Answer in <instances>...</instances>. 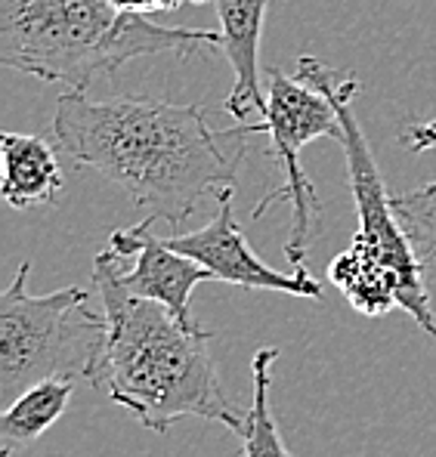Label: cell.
<instances>
[{
    "label": "cell",
    "instance_id": "cell-1",
    "mask_svg": "<svg viewBox=\"0 0 436 457\" xmlns=\"http://www.w3.org/2000/svg\"><path fill=\"white\" fill-rule=\"evenodd\" d=\"M205 105L155 96H59L53 139L71 164L96 170L164 223H183L201 201L236 189L247 124L217 130Z\"/></svg>",
    "mask_w": 436,
    "mask_h": 457
},
{
    "label": "cell",
    "instance_id": "cell-2",
    "mask_svg": "<svg viewBox=\"0 0 436 457\" xmlns=\"http://www.w3.org/2000/svg\"><path fill=\"white\" fill-rule=\"evenodd\" d=\"M121 260L124 257L112 247L93 257V285L105 312V343L90 383L152 433H167L171 423L183 418H201L241 436L245 418L217 380L214 334L183 325L158 300L127 291Z\"/></svg>",
    "mask_w": 436,
    "mask_h": 457
},
{
    "label": "cell",
    "instance_id": "cell-3",
    "mask_svg": "<svg viewBox=\"0 0 436 457\" xmlns=\"http://www.w3.org/2000/svg\"><path fill=\"white\" fill-rule=\"evenodd\" d=\"M214 46H223L220 31L164 29L112 0H0V62L78 93L130 59Z\"/></svg>",
    "mask_w": 436,
    "mask_h": 457
},
{
    "label": "cell",
    "instance_id": "cell-4",
    "mask_svg": "<svg viewBox=\"0 0 436 457\" xmlns=\"http://www.w3.org/2000/svg\"><path fill=\"white\" fill-rule=\"evenodd\" d=\"M22 263L0 297V399L6 405L40 380H90L105 343V312L90 309L84 287L29 291Z\"/></svg>",
    "mask_w": 436,
    "mask_h": 457
},
{
    "label": "cell",
    "instance_id": "cell-5",
    "mask_svg": "<svg viewBox=\"0 0 436 457\" xmlns=\"http://www.w3.org/2000/svg\"><path fill=\"white\" fill-rule=\"evenodd\" d=\"M298 78L313 84L334 103L340 118V145L347 154V183L356 204L359 228L353 235L350 247L362 257L374 260L393 275L399 287V309L412 315V321L424 334L436 340V315L431 306V287L424 281L421 263L415 257V247L402 228L397 211H393V195L387 192L381 167L374 161L372 149L365 143L356 112H353V96L359 93V80L353 71L331 69L316 56L298 59Z\"/></svg>",
    "mask_w": 436,
    "mask_h": 457
},
{
    "label": "cell",
    "instance_id": "cell-6",
    "mask_svg": "<svg viewBox=\"0 0 436 457\" xmlns=\"http://www.w3.org/2000/svg\"><path fill=\"white\" fill-rule=\"evenodd\" d=\"M247 133H270V158H276L285 170V183L264 195L254 217H264L270 207L288 201L291 204V235H288L285 257L291 266H306V245L316 232V217L322 201L316 186L300 164V149L313 139L331 137L340 143V118L334 103L322 90L300 78H288L285 71L270 69L266 75V112L260 120H245Z\"/></svg>",
    "mask_w": 436,
    "mask_h": 457
},
{
    "label": "cell",
    "instance_id": "cell-7",
    "mask_svg": "<svg viewBox=\"0 0 436 457\" xmlns=\"http://www.w3.org/2000/svg\"><path fill=\"white\" fill-rule=\"evenodd\" d=\"M217 217L196 232L171 235L164 238L173 251L186 253V257L198 260L214 281H226V285H239L247 291H276L288 297H304V300H322V285L310 275L306 266H294V272H276L251 251L245 232H241L236 211H232V192L217 198Z\"/></svg>",
    "mask_w": 436,
    "mask_h": 457
},
{
    "label": "cell",
    "instance_id": "cell-8",
    "mask_svg": "<svg viewBox=\"0 0 436 457\" xmlns=\"http://www.w3.org/2000/svg\"><path fill=\"white\" fill-rule=\"evenodd\" d=\"M155 223L158 217L149 213L139 223L112 232L109 238L112 251L118 257H137L130 272H124V263H121V281L137 297L164 303L183 325H198L189 309L192 291H196L201 281H214V275L198 260L173 251L155 232Z\"/></svg>",
    "mask_w": 436,
    "mask_h": 457
},
{
    "label": "cell",
    "instance_id": "cell-9",
    "mask_svg": "<svg viewBox=\"0 0 436 457\" xmlns=\"http://www.w3.org/2000/svg\"><path fill=\"white\" fill-rule=\"evenodd\" d=\"M223 35V56L236 71V84L226 96V114L245 124L251 114L266 112V93L260 90V37H264L270 0H214Z\"/></svg>",
    "mask_w": 436,
    "mask_h": 457
},
{
    "label": "cell",
    "instance_id": "cell-10",
    "mask_svg": "<svg viewBox=\"0 0 436 457\" xmlns=\"http://www.w3.org/2000/svg\"><path fill=\"white\" fill-rule=\"evenodd\" d=\"M4 198L16 211L53 204L63 192V167L53 145L31 133H4Z\"/></svg>",
    "mask_w": 436,
    "mask_h": 457
},
{
    "label": "cell",
    "instance_id": "cell-11",
    "mask_svg": "<svg viewBox=\"0 0 436 457\" xmlns=\"http://www.w3.org/2000/svg\"><path fill=\"white\" fill-rule=\"evenodd\" d=\"M75 393V380L50 378L29 386L6 411L0 414V457H10L16 448H29L65 414Z\"/></svg>",
    "mask_w": 436,
    "mask_h": 457
},
{
    "label": "cell",
    "instance_id": "cell-12",
    "mask_svg": "<svg viewBox=\"0 0 436 457\" xmlns=\"http://www.w3.org/2000/svg\"><path fill=\"white\" fill-rule=\"evenodd\" d=\"M328 278L334 281L344 300L362 315H378L390 312L399 306V287L393 281V275L384 266H378L374 260L362 257L353 247L340 251L328 266Z\"/></svg>",
    "mask_w": 436,
    "mask_h": 457
},
{
    "label": "cell",
    "instance_id": "cell-13",
    "mask_svg": "<svg viewBox=\"0 0 436 457\" xmlns=\"http://www.w3.org/2000/svg\"><path fill=\"white\" fill-rule=\"evenodd\" d=\"M279 359L276 346H264L257 349V355L251 359V378H254V399H251V411L245 418V448L241 457H291L279 436L276 418H272L270 408V386H272V365Z\"/></svg>",
    "mask_w": 436,
    "mask_h": 457
},
{
    "label": "cell",
    "instance_id": "cell-14",
    "mask_svg": "<svg viewBox=\"0 0 436 457\" xmlns=\"http://www.w3.org/2000/svg\"><path fill=\"white\" fill-rule=\"evenodd\" d=\"M393 211L412 241L427 287L436 291V179L415 192L393 195Z\"/></svg>",
    "mask_w": 436,
    "mask_h": 457
},
{
    "label": "cell",
    "instance_id": "cell-15",
    "mask_svg": "<svg viewBox=\"0 0 436 457\" xmlns=\"http://www.w3.org/2000/svg\"><path fill=\"white\" fill-rule=\"evenodd\" d=\"M399 143L412 152H427L436 149V120H424V124H408L399 133Z\"/></svg>",
    "mask_w": 436,
    "mask_h": 457
},
{
    "label": "cell",
    "instance_id": "cell-16",
    "mask_svg": "<svg viewBox=\"0 0 436 457\" xmlns=\"http://www.w3.org/2000/svg\"><path fill=\"white\" fill-rule=\"evenodd\" d=\"M115 6L121 10H130V12H143V16H149V12H171L177 10V6H186V4H207V0H112Z\"/></svg>",
    "mask_w": 436,
    "mask_h": 457
}]
</instances>
